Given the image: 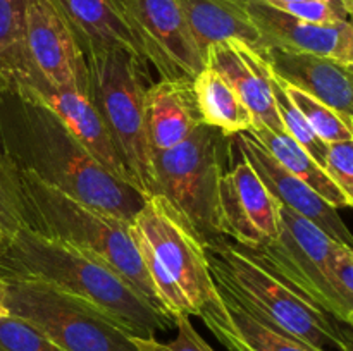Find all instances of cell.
<instances>
[{"instance_id":"30","label":"cell","mask_w":353,"mask_h":351,"mask_svg":"<svg viewBox=\"0 0 353 351\" xmlns=\"http://www.w3.org/2000/svg\"><path fill=\"white\" fill-rule=\"evenodd\" d=\"M21 227H26V215L17 178L0 172V240L10 236Z\"/></svg>"},{"instance_id":"33","label":"cell","mask_w":353,"mask_h":351,"mask_svg":"<svg viewBox=\"0 0 353 351\" xmlns=\"http://www.w3.org/2000/svg\"><path fill=\"white\" fill-rule=\"evenodd\" d=\"M0 172L7 176H16V167L10 164L9 157L6 153V148H3V141H2V133H0Z\"/></svg>"},{"instance_id":"2","label":"cell","mask_w":353,"mask_h":351,"mask_svg":"<svg viewBox=\"0 0 353 351\" xmlns=\"http://www.w3.org/2000/svg\"><path fill=\"white\" fill-rule=\"evenodd\" d=\"M0 274L33 279L81 299L133 337H155L172 326L105 262L30 227L0 240Z\"/></svg>"},{"instance_id":"29","label":"cell","mask_w":353,"mask_h":351,"mask_svg":"<svg viewBox=\"0 0 353 351\" xmlns=\"http://www.w3.org/2000/svg\"><path fill=\"white\" fill-rule=\"evenodd\" d=\"M176 327V337L171 343H161L155 337H133L137 351H214L210 344L193 327L186 315H178L172 320Z\"/></svg>"},{"instance_id":"18","label":"cell","mask_w":353,"mask_h":351,"mask_svg":"<svg viewBox=\"0 0 353 351\" xmlns=\"http://www.w3.org/2000/svg\"><path fill=\"white\" fill-rule=\"evenodd\" d=\"M145 123L152 151L169 150L200 126L192 83L161 79L145 93Z\"/></svg>"},{"instance_id":"16","label":"cell","mask_w":353,"mask_h":351,"mask_svg":"<svg viewBox=\"0 0 353 351\" xmlns=\"http://www.w3.org/2000/svg\"><path fill=\"white\" fill-rule=\"evenodd\" d=\"M205 67L219 72L233 86L252 114L254 124L285 133L272 95V72L261 54L241 41H224L209 47Z\"/></svg>"},{"instance_id":"28","label":"cell","mask_w":353,"mask_h":351,"mask_svg":"<svg viewBox=\"0 0 353 351\" xmlns=\"http://www.w3.org/2000/svg\"><path fill=\"white\" fill-rule=\"evenodd\" d=\"M0 351H62L40 330L9 315L0 319Z\"/></svg>"},{"instance_id":"5","label":"cell","mask_w":353,"mask_h":351,"mask_svg":"<svg viewBox=\"0 0 353 351\" xmlns=\"http://www.w3.org/2000/svg\"><path fill=\"white\" fill-rule=\"evenodd\" d=\"M86 96L105 124L133 184L155 193L150 141L145 123L147 64L124 48H86Z\"/></svg>"},{"instance_id":"12","label":"cell","mask_w":353,"mask_h":351,"mask_svg":"<svg viewBox=\"0 0 353 351\" xmlns=\"http://www.w3.org/2000/svg\"><path fill=\"white\" fill-rule=\"evenodd\" d=\"M217 213L223 236L241 248L254 250L279 234V202L241 153L221 176Z\"/></svg>"},{"instance_id":"3","label":"cell","mask_w":353,"mask_h":351,"mask_svg":"<svg viewBox=\"0 0 353 351\" xmlns=\"http://www.w3.org/2000/svg\"><path fill=\"white\" fill-rule=\"evenodd\" d=\"M16 178L26 227L103 260L162 312L131 236V220L86 205L23 169H16Z\"/></svg>"},{"instance_id":"35","label":"cell","mask_w":353,"mask_h":351,"mask_svg":"<svg viewBox=\"0 0 353 351\" xmlns=\"http://www.w3.org/2000/svg\"><path fill=\"white\" fill-rule=\"evenodd\" d=\"M9 315L10 313L6 306V286H3V279L0 275V319H6Z\"/></svg>"},{"instance_id":"26","label":"cell","mask_w":353,"mask_h":351,"mask_svg":"<svg viewBox=\"0 0 353 351\" xmlns=\"http://www.w3.org/2000/svg\"><path fill=\"white\" fill-rule=\"evenodd\" d=\"M279 83H281L283 89H285L286 95H288L290 100L293 102V105L300 110V114L305 117V120L310 124L314 133H316L324 143L353 141V129L350 120L345 119L343 116H340L336 110L327 107L326 103L319 102V100L314 98V96L300 92L295 86H290L283 81Z\"/></svg>"},{"instance_id":"1","label":"cell","mask_w":353,"mask_h":351,"mask_svg":"<svg viewBox=\"0 0 353 351\" xmlns=\"http://www.w3.org/2000/svg\"><path fill=\"white\" fill-rule=\"evenodd\" d=\"M0 133L10 164L103 212L131 220L145 196L119 181L78 143L26 86L0 89Z\"/></svg>"},{"instance_id":"4","label":"cell","mask_w":353,"mask_h":351,"mask_svg":"<svg viewBox=\"0 0 353 351\" xmlns=\"http://www.w3.org/2000/svg\"><path fill=\"white\" fill-rule=\"evenodd\" d=\"M217 289L261 322L317 351H352L350 326L303 299L238 244L207 250Z\"/></svg>"},{"instance_id":"20","label":"cell","mask_w":353,"mask_h":351,"mask_svg":"<svg viewBox=\"0 0 353 351\" xmlns=\"http://www.w3.org/2000/svg\"><path fill=\"white\" fill-rule=\"evenodd\" d=\"M179 6L203 61L209 47L224 41H241L257 54H264V40L243 3L233 0H179Z\"/></svg>"},{"instance_id":"34","label":"cell","mask_w":353,"mask_h":351,"mask_svg":"<svg viewBox=\"0 0 353 351\" xmlns=\"http://www.w3.org/2000/svg\"><path fill=\"white\" fill-rule=\"evenodd\" d=\"M264 2H268L269 6L276 7V9H286V7H290V6L312 2V0H264ZM340 2H345V3H348V6H353V0H340Z\"/></svg>"},{"instance_id":"19","label":"cell","mask_w":353,"mask_h":351,"mask_svg":"<svg viewBox=\"0 0 353 351\" xmlns=\"http://www.w3.org/2000/svg\"><path fill=\"white\" fill-rule=\"evenodd\" d=\"M76 34L81 50L117 47L141 57L131 30L126 0H54ZM145 62V61H143ZM147 64V62H145Z\"/></svg>"},{"instance_id":"10","label":"cell","mask_w":353,"mask_h":351,"mask_svg":"<svg viewBox=\"0 0 353 351\" xmlns=\"http://www.w3.org/2000/svg\"><path fill=\"white\" fill-rule=\"evenodd\" d=\"M131 30L141 57L161 79L193 83L205 67L179 0H126Z\"/></svg>"},{"instance_id":"8","label":"cell","mask_w":353,"mask_h":351,"mask_svg":"<svg viewBox=\"0 0 353 351\" xmlns=\"http://www.w3.org/2000/svg\"><path fill=\"white\" fill-rule=\"evenodd\" d=\"M334 243L316 224L279 203L278 236L254 250H243L303 299L352 327L353 305L341 299L331 282L330 255Z\"/></svg>"},{"instance_id":"27","label":"cell","mask_w":353,"mask_h":351,"mask_svg":"<svg viewBox=\"0 0 353 351\" xmlns=\"http://www.w3.org/2000/svg\"><path fill=\"white\" fill-rule=\"evenodd\" d=\"M271 88L272 95H274L276 109H278V116L279 120H281L283 131H285L292 140H295L300 147L305 148V150L312 155L314 160L323 167L324 158H326L327 145L314 133L310 124L307 123L305 117L300 114V110L293 105V102L290 100V96L286 95L281 83L278 81V78H276L274 74H272L271 78Z\"/></svg>"},{"instance_id":"9","label":"cell","mask_w":353,"mask_h":351,"mask_svg":"<svg viewBox=\"0 0 353 351\" xmlns=\"http://www.w3.org/2000/svg\"><path fill=\"white\" fill-rule=\"evenodd\" d=\"M131 222L141 231L165 270L192 303L195 317L217 336L230 326V312L214 282L207 250L161 195L145 196Z\"/></svg>"},{"instance_id":"21","label":"cell","mask_w":353,"mask_h":351,"mask_svg":"<svg viewBox=\"0 0 353 351\" xmlns=\"http://www.w3.org/2000/svg\"><path fill=\"white\" fill-rule=\"evenodd\" d=\"M248 133L278 160L290 174L296 176L302 179L305 184H309L319 196H323L331 206L341 210L350 209L353 205V196L347 195L341 188H338L327 172L317 164L312 158V155L300 147L295 140L288 136L286 133H278L265 126H254L248 129Z\"/></svg>"},{"instance_id":"25","label":"cell","mask_w":353,"mask_h":351,"mask_svg":"<svg viewBox=\"0 0 353 351\" xmlns=\"http://www.w3.org/2000/svg\"><path fill=\"white\" fill-rule=\"evenodd\" d=\"M131 236H133L134 244H137L138 253H140L143 267L147 270L148 281H150L152 289H154L155 296H157V301L161 305L162 312L171 320H174V317L178 315L195 317V310H193L192 303L188 301V298L181 291L178 282L172 279V275L161 264V260L154 253L147 237L141 234V231L133 222H131Z\"/></svg>"},{"instance_id":"11","label":"cell","mask_w":353,"mask_h":351,"mask_svg":"<svg viewBox=\"0 0 353 351\" xmlns=\"http://www.w3.org/2000/svg\"><path fill=\"white\" fill-rule=\"evenodd\" d=\"M26 52L30 85L74 89L86 95L85 55L54 0H26Z\"/></svg>"},{"instance_id":"31","label":"cell","mask_w":353,"mask_h":351,"mask_svg":"<svg viewBox=\"0 0 353 351\" xmlns=\"http://www.w3.org/2000/svg\"><path fill=\"white\" fill-rule=\"evenodd\" d=\"M326 158L323 169L331 181L353 196V143L352 141H334L326 143Z\"/></svg>"},{"instance_id":"17","label":"cell","mask_w":353,"mask_h":351,"mask_svg":"<svg viewBox=\"0 0 353 351\" xmlns=\"http://www.w3.org/2000/svg\"><path fill=\"white\" fill-rule=\"evenodd\" d=\"M26 88H30L65 124L72 136L92 155V158L100 167L105 169L116 179L134 188L133 179H131L126 165L121 160L119 151H117L105 124L100 119L99 112L85 93L74 92V89L48 88L43 85H33L26 86Z\"/></svg>"},{"instance_id":"32","label":"cell","mask_w":353,"mask_h":351,"mask_svg":"<svg viewBox=\"0 0 353 351\" xmlns=\"http://www.w3.org/2000/svg\"><path fill=\"white\" fill-rule=\"evenodd\" d=\"M330 275L334 289L345 303L353 305V250L334 243L330 255Z\"/></svg>"},{"instance_id":"14","label":"cell","mask_w":353,"mask_h":351,"mask_svg":"<svg viewBox=\"0 0 353 351\" xmlns=\"http://www.w3.org/2000/svg\"><path fill=\"white\" fill-rule=\"evenodd\" d=\"M252 23L261 33L265 48L321 55L353 65L352 21L334 24H316L269 6L264 0L245 3Z\"/></svg>"},{"instance_id":"13","label":"cell","mask_w":353,"mask_h":351,"mask_svg":"<svg viewBox=\"0 0 353 351\" xmlns=\"http://www.w3.org/2000/svg\"><path fill=\"white\" fill-rule=\"evenodd\" d=\"M233 143L236 150L250 162L269 193L283 206L309 219L336 243L352 246L353 236L340 217L338 209L331 206L302 179L290 174L248 131L234 134Z\"/></svg>"},{"instance_id":"23","label":"cell","mask_w":353,"mask_h":351,"mask_svg":"<svg viewBox=\"0 0 353 351\" xmlns=\"http://www.w3.org/2000/svg\"><path fill=\"white\" fill-rule=\"evenodd\" d=\"M26 52V0H0V89L30 85Z\"/></svg>"},{"instance_id":"15","label":"cell","mask_w":353,"mask_h":351,"mask_svg":"<svg viewBox=\"0 0 353 351\" xmlns=\"http://www.w3.org/2000/svg\"><path fill=\"white\" fill-rule=\"evenodd\" d=\"M262 57L279 81L326 103L352 123V65L321 55L286 52L274 47L265 48Z\"/></svg>"},{"instance_id":"36","label":"cell","mask_w":353,"mask_h":351,"mask_svg":"<svg viewBox=\"0 0 353 351\" xmlns=\"http://www.w3.org/2000/svg\"><path fill=\"white\" fill-rule=\"evenodd\" d=\"M233 2H238V3H243V6H245V3H247V2H250V0H233Z\"/></svg>"},{"instance_id":"24","label":"cell","mask_w":353,"mask_h":351,"mask_svg":"<svg viewBox=\"0 0 353 351\" xmlns=\"http://www.w3.org/2000/svg\"><path fill=\"white\" fill-rule=\"evenodd\" d=\"M221 296L230 312V326L216 337L230 351H317L261 322L223 292Z\"/></svg>"},{"instance_id":"7","label":"cell","mask_w":353,"mask_h":351,"mask_svg":"<svg viewBox=\"0 0 353 351\" xmlns=\"http://www.w3.org/2000/svg\"><path fill=\"white\" fill-rule=\"evenodd\" d=\"M0 275L10 315L33 326L62 351H137L130 334L88 303L33 279Z\"/></svg>"},{"instance_id":"6","label":"cell","mask_w":353,"mask_h":351,"mask_svg":"<svg viewBox=\"0 0 353 351\" xmlns=\"http://www.w3.org/2000/svg\"><path fill=\"white\" fill-rule=\"evenodd\" d=\"M231 145L233 136L200 124L185 141L152 155L154 195L171 203L205 250L230 241L219 227L217 189L231 160Z\"/></svg>"},{"instance_id":"22","label":"cell","mask_w":353,"mask_h":351,"mask_svg":"<svg viewBox=\"0 0 353 351\" xmlns=\"http://www.w3.org/2000/svg\"><path fill=\"white\" fill-rule=\"evenodd\" d=\"M192 88L200 123L216 127L228 136L250 129L254 124L252 114L219 72L203 67L193 79Z\"/></svg>"}]
</instances>
